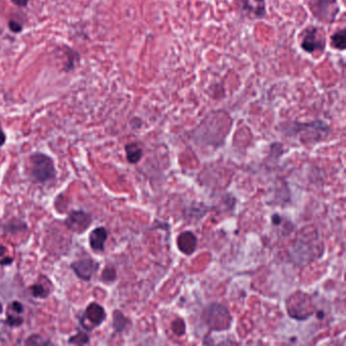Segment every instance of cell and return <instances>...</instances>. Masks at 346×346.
Masks as SVG:
<instances>
[{"instance_id": "1", "label": "cell", "mask_w": 346, "mask_h": 346, "mask_svg": "<svg viewBox=\"0 0 346 346\" xmlns=\"http://www.w3.org/2000/svg\"><path fill=\"white\" fill-rule=\"evenodd\" d=\"M315 305L311 296L303 292H296L289 297L287 301V310L289 316L295 320L304 321L313 316L315 313Z\"/></svg>"}, {"instance_id": "2", "label": "cell", "mask_w": 346, "mask_h": 346, "mask_svg": "<svg viewBox=\"0 0 346 346\" xmlns=\"http://www.w3.org/2000/svg\"><path fill=\"white\" fill-rule=\"evenodd\" d=\"M202 318L209 329L225 331L231 328L233 317L227 308L220 304H211L203 312Z\"/></svg>"}, {"instance_id": "3", "label": "cell", "mask_w": 346, "mask_h": 346, "mask_svg": "<svg viewBox=\"0 0 346 346\" xmlns=\"http://www.w3.org/2000/svg\"><path fill=\"white\" fill-rule=\"evenodd\" d=\"M30 173L38 182H47L56 175L55 166L50 156L44 153H34L29 159Z\"/></svg>"}, {"instance_id": "4", "label": "cell", "mask_w": 346, "mask_h": 346, "mask_svg": "<svg viewBox=\"0 0 346 346\" xmlns=\"http://www.w3.org/2000/svg\"><path fill=\"white\" fill-rule=\"evenodd\" d=\"M312 13L319 20L332 22L339 13L337 0H310Z\"/></svg>"}, {"instance_id": "5", "label": "cell", "mask_w": 346, "mask_h": 346, "mask_svg": "<svg viewBox=\"0 0 346 346\" xmlns=\"http://www.w3.org/2000/svg\"><path fill=\"white\" fill-rule=\"evenodd\" d=\"M105 319L106 312L104 308L97 303H91L87 306L84 312L81 319V325L85 330L91 331L94 328L99 327L105 321Z\"/></svg>"}, {"instance_id": "6", "label": "cell", "mask_w": 346, "mask_h": 346, "mask_svg": "<svg viewBox=\"0 0 346 346\" xmlns=\"http://www.w3.org/2000/svg\"><path fill=\"white\" fill-rule=\"evenodd\" d=\"M301 46L304 49V51L308 53H313L316 50L323 51L325 49L326 42H325V38L322 39V37L321 38L319 37L318 27L310 26L305 30Z\"/></svg>"}, {"instance_id": "7", "label": "cell", "mask_w": 346, "mask_h": 346, "mask_svg": "<svg viewBox=\"0 0 346 346\" xmlns=\"http://www.w3.org/2000/svg\"><path fill=\"white\" fill-rule=\"evenodd\" d=\"M90 223H91L90 216L82 210L72 211L68 215L66 222H65L66 227L70 231H72L76 234H81V233L85 232L88 229Z\"/></svg>"}, {"instance_id": "8", "label": "cell", "mask_w": 346, "mask_h": 346, "mask_svg": "<svg viewBox=\"0 0 346 346\" xmlns=\"http://www.w3.org/2000/svg\"><path fill=\"white\" fill-rule=\"evenodd\" d=\"M71 268L79 278L88 281L99 269V263L92 259H81L73 262Z\"/></svg>"}, {"instance_id": "9", "label": "cell", "mask_w": 346, "mask_h": 346, "mask_svg": "<svg viewBox=\"0 0 346 346\" xmlns=\"http://www.w3.org/2000/svg\"><path fill=\"white\" fill-rule=\"evenodd\" d=\"M177 246L183 254L190 256L196 251L197 237L190 231L182 232L177 238Z\"/></svg>"}, {"instance_id": "10", "label": "cell", "mask_w": 346, "mask_h": 346, "mask_svg": "<svg viewBox=\"0 0 346 346\" xmlns=\"http://www.w3.org/2000/svg\"><path fill=\"white\" fill-rule=\"evenodd\" d=\"M242 10L247 12L250 16L255 18H262L266 13L265 0H240Z\"/></svg>"}, {"instance_id": "11", "label": "cell", "mask_w": 346, "mask_h": 346, "mask_svg": "<svg viewBox=\"0 0 346 346\" xmlns=\"http://www.w3.org/2000/svg\"><path fill=\"white\" fill-rule=\"evenodd\" d=\"M108 233L105 228L100 227L94 229L89 235V244L94 251H104Z\"/></svg>"}, {"instance_id": "12", "label": "cell", "mask_w": 346, "mask_h": 346, "mask_svg": "<svg viewBox=\"0 0 346 346\" xmlns=\"http://www.w3.org/2000/svg\"><path fill=\"white\" fill-rule=\"evenodd\" d=\"M125 151H126V156H127V160L130 164H137L140 162L141 157L143 155V150L139 146L138 143L132 142L125 146Z\"/></svg>"}, {"instance_id": "13", "label": "cell", "mask_w": 346, "mask_h": 346, "mask_svg": "<svg viewBox=\"0 0 346 346\" xmlns=\"http://www.w3.org/2000/svg\"><path fill=\"white\" fill-rule=\"evenodd\" d=\"M129 325V320L120 311H115L113 315V328L117 333L123 332Z\"/></svg>"}, {"instance_id": "14", "label": "cell", "mask_w": 346, "mask_h": 346, "mask_svg": "<svg viewBox=\"0 0 346 346\" xmlns=\"http://www.w3.org/2000/svg\"><path fill=\"white\" fill-rule=\"evenodd\" d=\"M29 292L31 293V295H33L35 298H42V299H45L47 298L51 291H50V285L48 287H45L44 286V283H42L41 281L37 282L36 285H34L33 287H30L29 288Z\"/></svg>"}, {"instance_id": "15", "label": "cell", "mask_w": 346, "mask_h": 346, "mask_svg": "<svg viewBox=\"0 0 346 346\" xmlns=\"http://www.w3.org/2000/svg\"><path fill=\"white\" fill-rule=\"evenodd\" d=\"M331 40H332V45L334 48H336L338 50H344L345 49V42H346L344 29L338 30L337 33H335L332 36Z\"/></svg>"}, {"instance_id": "16", "label": "cell", "mask_w": 346, "mask_h": 346, "mask_svg": "<svg viewBox=\"0 0 346 346\" xmlns=\"http://www.w3.org/2000/svg\"><path fill=\"white\" fill-rule=\"evenodd\" d=\"M21 314H18L14 311H12L11 309L8 308V313H7V319H6V323L9 325V326H12V327H16V326H19L22 324L23 322V318L20 316Z\"/></svg>"}, {"instance_id": "17", "label": "cell", "mask_w": 346, "mask_h": 346, "mask_svg": "<svg viewBox=\"0 0 346 346\" xmlns=\"http://www.w3.org/2000/svg\"><path fill=\"white\" fill-rule=\"evenodd\" d=\"M25 344L26 345H48V344H51V342L49 340H45L40 335H33V336H29L26 339Z\"/></svg>"}, {"instance_id": "18", "label": "cell", "mask_w": 346, "mask_h": 346, "mask_svg": "<svg viewBox=\"0 0 346 346\" xmlns=\"http://www.w3.org/2000/svg\"><path fill=\"white\" fill-rule=\"evenodd\" d=\"M172 329L178 336H182L185 333V323L182 319H177L172 323Z\"/></svg>"}, {"instance_id": "19", "label": "cell", "mask_w": 346, "mask_h": 346, "mask_svg": "<svg viewBox=\"0 0 346 346\" xmlns=\"http://www.w3.org/2000/svg\"><path fill=\"white\" fill-rule=\"evenodd\" d=\"M69 343H74L77 345H81V344H86L88 343V336L85 333H77L75 336H72L69 339Z\"/></svg>"}, {"instance_id": "20", "label": "cell", "mask_w": 346, "mask_h": 346, "mask_svg": "<svg viewBox=\"0 0 346 346\" xmlns=\"http://www.w3.org/2000/svg\"><path fill=\"white\" fill-rule=\"evenodd\" d=\"M116 270L113 267H107L105 268V270L103 271L102 274V279L104 281H108V282H112L116 279Z\"/></svg>"}, {"instance_id": "21", "label": "cell", "mask_w": 346, "mask_h": 346, "mask_svg": "<svg viewBox=\"0 0 346 346\" xmlns=\"http://www.w3.org/2000/svg\"><path fill=\"white\" fill-rule=\"evenodd\" d=\"M8 26L12 31H14V33H19V31L21 30V25L14 20H10L8 23Z\"/></svg>"}, {"instance_id": "22", "label": "cell", "mask_w": 346, "mask_h": 346, "mask_svg": "<svg viewBox=\"0 0 346 346\" xmlns=\"http://www.w3.org/2000/svg\"><path fill=\"white\" fill-rule=\"evenodd\" d=\"M271 222H272V224L274 226H278L282 222V217L280 215H278V214H273L271 216Z\"/></svg>"}, {"instance_id": "23", "label": "cell", "mask_w": 346, "mask_h": 346, "mask_svg": "<svg viewBox=\"0 0 346 346\" xmlns=\"http://www.w3.org/2000/svg\"><path fill=\"white\" fill-rule=\"evenodd\" d=\"M5 140H6V136L1 128V125H0V146H2L5 143Z\"/></svg>"}, {"instance_id": "24", "label": "cell", "mask_w": 346, "mask_h": 346, "mask_svg": "<svg viewBox=\"0 0 346 346\" xmlns=\"http://www.w3.org/2000/svg\"><path fill=\"white\" fill-rule=\"evenodd\" d=\"M11 1H12V3H14L15 5L23 7V6H25V5L27 4L28 0H11Z\"/></svg>"}, {"instance_id": "25", "label": "cell", "mask_w": 346, "mask_h": 346, "mask_svg": "<svg viewBox=\"0 0 346 346\" xmlns=\"http://www.w3.org/2000/svg\"><path fill=\"white\" fill-rule=\"evenodd\" d=\"M12 262V259H7V260H5V261H1V262H0V264H9V263H11Z\"/></svg>"}, {"instance_id": "26", "label": "cell", "mask_w": 346, "mask_h": 346, "mask_svg": "<svg viewBox=\"0 0 346 346\" xmlns=\"http://www.w3.org/2000/svg\"><path fill=\"white\" fill-rule=\"evenodd\" d=\"M1 313H2V305H1V303H0V314Z\"/></svg>"}]
</instances>
